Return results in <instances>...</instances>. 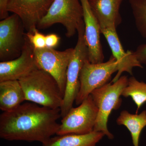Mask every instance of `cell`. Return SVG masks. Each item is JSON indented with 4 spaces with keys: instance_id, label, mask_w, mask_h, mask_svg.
I'll return each mask as SVG.
<instances>
[{
    "instance_id": "6da1fadb",
    "label": "cell",
    "mask_w": 146,
    "mask_h": 146,
    "mask_svg": "<svg viewBox=\"0 0 146 146\" xmlns=\"http://www.w3.org/2000/svg\"><path fill=\"white\" fill-rule=\"evenodd\" d=\"M60 108L25 103L0 115V137L9 141H38L42 144L56 134Z\"/></svg>"
},
{
    "instance_id": "7a4b0ae2",
    "label": "cell",
    "mask_w": 146,
    "mask_h": 146,
    "mask_svg": "<svg viewBox=\"0 0 146 146\" xmlns=\"http://www.w3.org/2000/svg\"><path fill=\"white\" fill-rule=\"evenodd\" d=\"M19 81L26 100L52 109L62 106L64 95L57 82L48 73L37 69Z\"/></svg>"
},
{
    "instance_id": "3957f363",
    "label": "cell",
    "mask_w": 146,
    "mask_h": 146,
    "mask_svg": "<svg viewBox=\"0 0 146 146\" xmlns=\"http://www.w3.org/2000/svg\"><path fill=\"white\" fill-rule=\"evenodd\" d=\"M128 80L127 76H122L115 82L106 84L94 90L90 94L98 108L94 131L103 132L111 140L114 138V136L108 128V118L112 110L119 108L122 102L120 97L127 85Z\"/></svg>"
},
{
    "instance_id": "277c9868",
    "label": "cell",
    "mask_w": 146,
    "mask_h": 146,
    "mask_svg": "<svg viewBox=\"0 0 146 146\" xmlns=\"http://www.w3.org/2000/svg\"><path fill=\"white\" fill-rule=\"evenodd\" d=\"M56 24L63 25L67 37L74 36L84 24L80 0H54L46 14L37 25V28L44 29Z\"/></svg>"
},
{
    "instance_id": "5b68a950",
    "label": "cell",
    "mask_w": 146,
    "mask_h": 146,
    "mask_svg": "<svg viewBox=\"0 0 146 146\" xmlns=\"http://www.w3.org/2000/svg\"><path fill=\"white\" fill-rule=\"evenodd\" d=\"M78 39L67 70L66 83L63 103L60 108L61 117L73 107L80 86V76L85 60L88 59V48L84 36V25L77 31Z\"/></svg>"
},
{
    "instance_id": "8992f818",
    "label": "cell",
    "mask_w": 146,
    "mask_h": 146,
    "mask_svg": "<svg viewBox=\"0 0 146 146\" xmlns=\"http://www.w3.org/2000/svg\"><path fill=\"white\" fill-rule=\"evenodd\" d=\"M118 70V62L112 55L107 61L101 63H91L88 59L85 60L80 72V86L76 104L79 105L92 91L108 83L112 74Z\"/></svg>"
},
{
    "instance_id": "52a82bcc",
    "label": "cell",
    "mask_w": 146,
    "mask_h": 146,
    "mask_svg": "<svg viewBox=\"0 0 146 146\" xmlns=\"http://www.w3.org/2000/svg\"><path fill=\"white\" fill-rule=\"evenodd\" d=\"M98 114V108L90 95L78 107L72 108L62 118L56 135L84 134L94 131Z\"/></svg>"
},
{
    "instance_id": "ba28073f",
    "label": "cell",
    "mask_w": 146,
    "mask_h": 146,
    "mask_svg": "<svg viewBox=\"0 0 146 146\" xmlns=\"http://www.w3.org/2000/svg\"><path fill=\"white\" fill-rule=\"evenodd\" d=\"M23 24L19 16L13 13L0 22V60H13L22 52L25 41Z\"/></svg>"
},
{
    "instance_id": "9c48e42d",
    "label": "cell",
    "mask_w": 146,
    "mask_h": 146,
    "mask_svg": "<svg viewBox=\"0 0 146 146\" xmlns=\"http://www.w3.org/2000/svg\"><path fill=\"white\" fill-rule=\"evenodd\" d=\"M74 49L71 48L60 51L48 48L41 49L34 48L35 57L38 68L52 76L57 82L63 95L67 70Z\"/></svg>"
},
{
    "instance_id": "30bf717a",
    "label": "cell",
    "mask_w": 146,
    "mask_h": 146,
    "mask_svg": "<svg viewBox=\"0 0 146 146\" xmlns=\"http://www.w3.org/2000/svg\"><path fill=\"white\" fill-rule=\"evenodd\" d=\"M37 69L39 68L35 57L34 48L25 35L21 54L15 59L0 63V82L19 81Z\"/></svg>"
},
{
    "instance_id": "8fae6325",
    "label": "cell",
    "mask_w": 146,
    "mask_h": 146,
    "mask_svg": "<svg viewBox=\"0 0 146 146\" xmlns=\"http://www.w3.org/2000/svg\"><path fill=\"white\" fill-rule=\"evenodd\" d=\"M54 0H9V12L19 16L27 33H33Z\"/></svg>"
},
{
    "instance_id": "7c38bea8",
    "label": "cell",
    "mask_w": 146,
    "mask_h": 146,
    "mask_svg": "<svg viewBox=\"0 0 146 146\" xmlns=\"http://www.w3.org/2000/svg\"><path fill=\"white\" fill-rule=\"evenodd\" d=\"M83 12L84 36L88 50V60L92 63L103 62L104 56L100 41L101 30L91 10L89 0H80Z\"/></svg>"
},
{
    "instance_id": "4fadbf2b",
    "label": "cell",
    "mask_w": 146,
    "mask_h": 146,
    "mask_svg": "<svg viewBox=\"0 0 146 146\" xmlns=\"http://www.w3.org/2000/svg\"><path fill=\"white\" fill-rule=\"evenodd\" d=\"M101 33L107 40L112 53V56L116 58L118 63V70L116 76L111 82L113 83L119 79L124 72L133 74V69L135 67L143 68L138 61L134 51L125 52L123 48L115 29H101Z\"/></svg>"
},
{
    "instance_id": "5bb4252c",
    "label": "cell",
    "mask_w": 146,
    "mask_h": 146,
    "mask_svg": "<svg viewBox=\"0 0 146 146\" xmlns=\"http://www.w3.org/2000/svg\"><path fill=\"white\" fill-rule=\"evenodd\" d=\"M123 0H89L92 12L101 30L117 29L121 23L120 8Z\"/></svg>"
},
{
    "instance_id": "9a60e30c",
    "label": "cell",
    "mask_w": 146,
    "mask_h": 146,
    "mask_svg": "<svg viewBox=\"0 0 146 146\" xmlns=\"http://www.w3.org/2000/svg\"><path fill=\"white\" fill-rule=\"evenodd\" d=\"M25 100V93L19 81L0 82V109L3 112L15 109Z\"/></svg>"
},
{
    "instance_id": "2e32d148",
    "label": "cell",
    "mask_w": 146,
    "mask_h": 146,
    "mask_svg": "<svg viewBox=\"0 0 146 146\" xmlns=\"http://www.w3.org/2000/svg\"><path fill=\"white\" fill-rule=\"evenodd\" d=\"M105 136L103 132L95 131L84 134L57 135L50 138L42 146H97Z\"/></svg>"
},
{
    "instance_id": "e0dca14e",
    "label": "cell",
    "mask_w": 146,
    "mask_h": 146,
    "mask_svg": "<svg viewBox=\"0 0 146 146\" xmlns=\"http://www.w3.org/2000/svg\"><path fill=\"white\" fill-rule=\"evenodd\" d=\"M119 125L126 127L131 133L133 146H139V139L141 131L146 126V110L140 114H133L127 110L120 113L116 120Z\"/></svg>"
},
{
    "instance_id": "ac0fdd59",
    "label": "cell",
    "mask_w": 146,
    "mask_h": 146,
    "mask_svg": "<svg viewBox=\"0 0 146 146\" xmlns=\"http://www.w3.org/2000/svg\"><path fill=\"white\" fill-rule=\"evenodd\" d=\"M121 96L130 97L137 106L136 114L146 102V83L137 80L134 77L128 78L127 85L124 89Z\"/></svg>"
},
{
    "instance_id": "d6986e66",
    "label": "cell",
    "mask_w": 146,
    "mask_h": 146,
    "mask_svg": "<svg viewBox=\"0 0 146 146\" xmlns=\"http://www.w3.org/2000/svg\"><path fill=\"white\" fill-rule=\"evenodd\" d=\"M136 28L146 39V0H128Z\"/></svg>"
},
{
    "instance_id": "ffe728a7",
    "label": "cell",
    "mask_w": 146,
    "mask_h": 146,
    "mask_svg": "<svg viewBox=\"0 0 146 146\" xmlns=\"http://www.w3.org/2000/svg\"><path fill=\"white\" fill-rule=\"evenodd\" d=\"M25 35L35 49H41L46 48V35L40 33L37 28L33 33L26 32Z\"/></svg>"
},
{
    "instance_id": "44dd1931",
    "label": "cell",
    "mask_w": 146,
    "mask_h": 146,
    "mask_svg": "<svg viewBox=\"0 0 146 146\" xmlns=\"http://www.w3.org/2000/svg\"><path fill=\"white\" fill-rule=\"evenodd\" d=\"M134 53L141 64L146 65V44L138 46Z\"/></svg>"
},
{
    "instance_id": "7402d4cb",
    "label": "cell",
    "mask_w": 146,
    "mask_h": 146,
    "mask_svg": "<svg viewBox=\"0 0 146 146\" xmlns=\"http://www.w3.org/2000/svg\"><path fill=\"white\" fill-rule=\"evenodd\" d=\"M60 38L57 35L51 33L46 35V48L54 49L60 42Z\"/></svg>"
},
{
    "instance_id": "603a6c76",
    "label": "cell",
    "mask_w": 146,
    "mask_h": 146,
    "mask_svg": "<svg viewBox=\"0 0 146 146\" xmlns=\"http://www.w3.org/2000/svg\"><path fill=\"white\" fill-rule=\"evenodd\" d=\"M9 0H0V19H5L9 16L8 5Z\"/></svg>"
}]
</instances>
